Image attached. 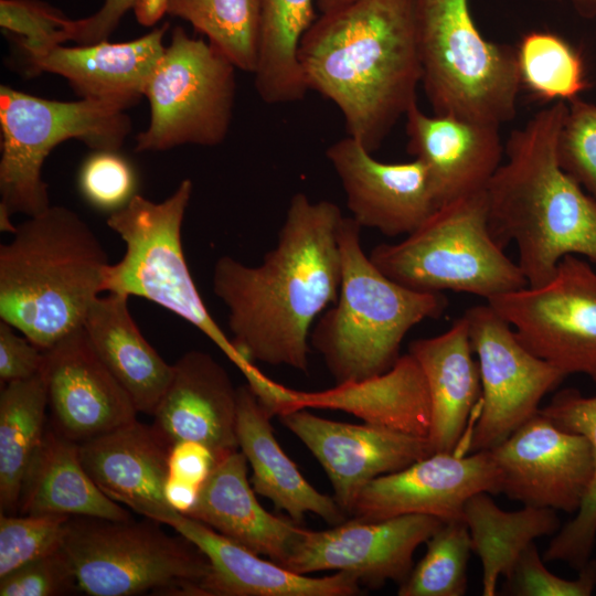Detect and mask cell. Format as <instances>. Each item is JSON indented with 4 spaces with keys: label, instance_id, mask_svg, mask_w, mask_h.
Masks as SVG:
<instances>
[{
    "label": "cell",
    "instance_id": "cell-45",
    "mask_svg": "<svg viewBox=\"0 0 596 596\" xmlns=\"http://www.w3.org/2000/svg\"><path fill=\"white\" fill-rule=\"evenodd\" d=\"M136 0H104L92 15L71 20L67 25L68 40L78 45H87L108 40L126 12L134 8Z\"/></svg>",
    "mask_w": 596,
    "mask_h": 596
},
{
    "label": "cell",
    "instance_id": "cell-34",
    "mask_svg": "<svg viewBox=\"0 0 596 596\" xmlns=\"http://www.w3.org/2000/svg\"><path fill=\"white\" fill-rule=\"evenodd\" d=\"M540 412L560 428L585 436L592 448L594 470L588 491L573 519L553 535L543 554L545 562H565L578 571L592 558L596 543V395L564 389Z\"/></svg>",
    "mask_w": 596,
    "mask_h": 596
},
{
    "label": "cell",
    "instance_id": "cell-26",
    "mask_svg": "<svg viewBox=\"0 0 596 596\" xmlns=\"http://www.w3.org/2000/svg\"><path fill=\"white\" fill-rule=\"evenodd\" d=\"M307 407L342 411L364 423L414 436L428 437L430 428L426 380L408 352L400 355L389 371L366 380L319 392L289 389L284 413Z\"/></svg>",
    "mask_w": 596,
    "mask_h": 596
},
{
    "label": "cell",
    "instance_id": "cell-9",
    "mask_svg": "<svg viewBox=\"0 0 596 596\" xmlns=\"http://www.w3.org/2000/svg\"><path fill=\"white\" fill-rule=\"evenodd\" d=\"M120 100L46 99L0 86V209L36 215L50 205L42 167L63 141L77 139L93 150L119 151L131 130Z\"/></svg>",
    "mask_w": 596,
    "mask_h": 596
},
{
    "label": "cell",
    "instance_id": "cell-31",
    "mask_svg": "<svg viewBox=\"0 0 596 596\" xmlns=\"http://www.w3.org/2000/svg\"><path fill=\"white\" fill-rule=\"evenodd\" d=\"M464 522L471 538L472 552L482 565V594L497 593L499 577L507 578L520 554L539 538L561 529L556 510L523 505L502 510L488 492L470 497L464 508Z\"/></svg>",
    "mask_w": 596,
    "mask_h": 596
},
{
    "label": "cell",
    "instance_id": "cell-38",
    "mask_svg": "<svg viewBox=\"0 0 596 596\" xmlns=\"http://www.w3.org/2000/svg\"><path fill=\"white\" fill-rule=\"evenodd\" d=\"M71 517L0 513V578L58 550Z\"/></svg>",
    "mask_w": 596,
    "mask_h": 596
},
{
    "label": "cell",
    "instance_id": "cell-40",
    "mask_svg": "<svg viewBox=\"0 0 596 596\" xmlns=\"http://www.w3.org/2000/svg\"><path fill=\"white\" fill-rule=\"evenodd\" d=\"M70 19L40 0H0V25L15 36L28 62L68 40Z\"/></svg>",
    "mask_w": 596,
    "mask_h": 596
},
{
    "label": "cell",
    "instance_id": "cell-42",
    "mask_svg": "<svg viewBox=\"0 0 596 596\" xmlns=\"http://www.w3.org/2000/svg\"><path fill=\"white\" fill-rule=\"evenodd\" d=\"M534 543L519 556L505 578L504 594L515 596H589L596 588V560L590 558L574 579L550 572Z\"/></svg>",
    "mask_w": 596,
    "mask_h": 596
},
{
    "label": "cell",
    "instance_id": "cell-6",
    "mask_svg": "<svg viewBox=\"0 0 596 596\" xmlns=\"http://www.w3.org/2000/svg\"><path fill=\"white\" fill-rule=\"evenodd\" d=\"M422 84L434 114L500 127L517 113L515 49L487 40L469 0H414Z\"/></svg>",
    "mask_w": 596,
    "mask_h": 596
},
{
    "label": "cell",
    "instance_id": "cell-7",
    "mask_svg": "<svg viewBox=\"0 0 596 596\" xmlns=\"http://www.w3.org/2000/svg\"><path fill=\"white\" fill-rule=\"evenodd\" d=\"M369 257L389 278L418 291L489 300L528 286L490 233L486 190L441 205L403 241L376 245Z\"/></svg>",
    "mask_w": 596,
    "mask_h": 596
},
{
    "label": "cell",
    "instance_id": "cell-37",
    "mask_svg": "<svg viewBox=\"0 0 596 596\" xmlns=\"http://www.w3.org/2000/svg\"><path fill=\"white\" fill-rule=\"evenodd\" d=\"M424 557L398 585V596H462L468 588L471 538L462 520L443 522L426 541Z\"/></svg>",
    "mask_w": 596,
    "mask_h": 596
},
{
    "label": "cell",
    "instance_id": "cell-4",
    "mask_svg": "<svg viewBox=\"0 0 596 596\" xmlns=\"http://www.w3.org/2000/svg\"><path fill=\"white\" fill-rule=\"evenodd\" d=\"M105 248L74 211L49 206L0 246V319L42 350L82 327L104 290Z\"/></svg>",
    "mask_w": 596,
    "mask_h": 596
},
{
    "label": "cell",
    "instance_id": "cell-17",
    "mask_svg": "<svg viewBox=\"0 0 596 596\" xmlns=\"http://www.w3.org/2000/svg\"><path fill=\"white\" fill-rule=\"evenodd\" d=\"M278 418L319 461L332 485L333 498L347 514L368 482L434 453L427 437L368 423L336 422L305 408Z\"/></svg>",
    "mask_w": 596,
    "mask_h": 596
},
{
    "label": "cell",
    "instance_id": "cell-43",
    "mask_svg": "<svg viewBox=\"0 0 596 596\" xmlns=\"http://www.w3.org/2000/svg\"><path fill=\"white\" fill-rule=\"evenodd\" d=\"M76 592V575L63 545L0 578V596H60Z\"/></svg>",
    "mask_w": 596,
    "mask_h": 596
},
{
    "label": "cell",
    "instance_id": "cell-2",
    "mask_svg": "<svg viewBox=\"0 0 596 596\" xmlns=\"http://www.w3.org/2000/svg\"><path fill=\"white\" fill-rule=\"evenodd\" d=\"M298 58L308 89L334 103L348 136L374 152L417 103L414 0H353L321 13Z\"/></svg>",
    "mask_w": 596,
    "mask_h": 596
},
{
    "label": "cell",
    "instance_id": "cell-19",
    "mask_svg": "<svg viewBox=\"0 0 596 596\" xmlns=\"http://www.w3.org/2000/svg\"><path fill=\"white\" fill-rule=\"evenodd\" d=\"M51 423L65 437L83 443L137 419L126 390L78 328L44 350Z\"/></svg>",
    "mask_w": 596,
    "mask_h": 596
},
{
    "label": "cell",
    "instance_id": "cell-30",
    "mask_svg": "<svg viewBox=\"0 0 596 596\" xmlns=\"http://www.w3.org/2000/svg\"><path fill=\"white\" fill-rule=\"evenodd\" d=\"M18 513L132 519L89 477L81 460L79 444L61 434L51 422L24 476Z\"/></svg>",
    "mask_w": 596,
    "mask_h": 596
},
{
    "label": "cell",
    "instance_id": "cell-29",
    "mask_svg": "<svg viewBox=\"0 0 596 596\" xmlns=\"http://www.w3.org/2000/svg\"><path fill=\"white\" fill-rule=\"evenodd\" d=\"M125 295L109 292L91 306L82 328L95 353L131 397L138 413L153 416L168 389V364L135 323Z\"/></svg>",
    "mask_w": 596,
    "mask_h": 596
},
{
    "label": "cell",
    "instance_id": "cell-41",
    "mask_svg": "<svg viewBox=\"0 0 596 596\" xmlns=\"http://www.w3.org/2000/svg\"><path fill=\"white\" fill-rule=\"evenodd\" d=\"M136 174L118 151L94 150L83 162L78 187L85 200L110 213L124 207L136 194Z\"/></svg>",
    "mask_w": 596,
    "mask_h": 596
},
{
    "label": "cell",
    "instance_id": "cell-32",
    "mask_svg": "<svg viewBox=\"0 0 596 596\" xmlns=\"http://www.w3.org/2000/svg\"><path fill=\"white\" fill-rule=\"evenodd\" d=\"M316 19L315 0H259L257 62L253 75L264 103L287 104L305 97L308 87L298 51Z\"/></svg>",
    "mask_w": 596,
    "mask_h": 596
},
{
    "label": "cell",
    "instance_id": "cell-48",
    "mask_svg": "<svg viewBox=\"0 0 596 596\" xmlns=\"http://www.w3.org/2000/svg\"><path fill=\"white\" fill-rule=\"evenodd\" d=\"M562 1V0H557ZM568 2L578 15L593 20L596 19V0H564Z\"/></svg>",
    "mask_w": 596,
    "mask_h": 596
},
{
    "label": "cell",
    "instance_id": "cell-3",
    "mask_svg": "<svg viewBox=\"0 0 596 596\" xmlns=\"http://www.w3.org/2000/svg\"><path fill=\"white\" fill-rule=\"evenodd\" d=\"M567 103L550 104L514 129L505 160L486 188L488 225L496 243L513 242L530 287L546 284L566 255L596 265V199L560 166L558 132Z\"/></svg>",
    "mask_w": 596,
    "mask_h": 596
},
{
    "label": "cell",
    "instance_id": "cell-12",
    "mask_svg": "<svg viewBox=\"0 0 596 596\" xmlns=\"http://www.w3.org/2000/svg\"><path fill=\"white\" fill-rule=\"evenodd\" d=\"M488 304L532 353L566 375L584 374L596 383V272L587 259L566 255L546 284Z\"/></svg>",
    "mask_w": 596,
    "mask_h": 596
},
{
    "label": "cell",
    "instance_id": "cell-21",
    "mask_svg": "<svg viewBox=\"0 0 596 596\" xmlns=\"http://www.w3.org/2000/svg\"><path fill=\"white\" fill-rule=\"evenodd\" d=\"M405 118L407 151L426 167L437 209L486 190L504 155L500 127L428 115L417 103Z\"/></svg>",
    "mask_w": 596,
    "mask_h": 596
},
{
    "label": "cell",
    "instance_id": "cell-11",
    "mask_svg": "<svg viewBox=\"0 0 596 596\" xmlns=\"http://www.w3.org/2000/svg\"><path fill=\"white\" fill-rule=\"evenodd\" d=\"M235 70L210 42L191 38L175 26L143 92L150 121L136 136L135 151L222 143L232 121Z\"/></svg>",
    "mask_w": 596,
    "mask_h": 596
},
{
    "label": "cell",
    "instance_id": "cell-49",
    "mask_svg": "<svg viewBox=\"0 0 596 596\" xmlns=\"http://www.w3.org/2000/svg\"><path fill=\"white\" fill-rule=\"evenodd\" d=\"M353 0H316V4L321 13L342 7Z\"/></svg>",
    "mask_w": 596,
    "mask_h": 596
},
{
    "label": "cell",
    "instance_id": "cell-23",
    "mask_svg": "<svg viewBox=\"0 0 596 596\" xmlns=\"http://www.w3.org/2000/svg\"><path fill=\"white\" fill-rule=\"evenodd\" d=\"M170 446L135 419L79 444L82 464L114 501L161 523L173 509L163 493Z\"/></svg>",
    "mask_w": 596,
    "mask_h": 596
},
{
    "label": "cell",
    "instance_id": "cell-36",
    "mask_svg": "<svg viewBox=\"0 0 596 596\" xmlns=\"http://www.w3.org/2000/svg\"><path fill=\"white\" fill-rule=\"evenodd\" d=\"M167 13L204 34L236 68L255 71L259 0H168Z\"/></svg>",
    "mask_w": 596,
    "mask_h": 596
},
{
    "label": "cell",
    "instance_id": "cell-33",
    "mask_svg": "<svg viewBox=\"0 0 596 596\" xmlns=\"http://www.w3.org/2000/svg\"><path fill=\"white\" fill-rule=\"evenodd\" d=\"M49 406L43 370L0 394V512L17 514L24 476L42 444Z\"/></svg>",
    "mask_w": 596,
    "mask_h": 596
},
{
    "label": "cell",
    "instance_id": "cell-25",
    "mask_svg": "<svg viewBox=\"0 0 596 596\" xmlns=\"http://www.w3.org/2000/svg\"><path fill=\"white\" fill-rule=\"evenodd\" d=\"M428 389L430 428L428 440L436 451L459 453L476 406L481 401L478 362L473 360L465 317L436 337L408 345Z\"/></svg>",
    "mask_w": 596,
    "mask_h": 596
},
{
    "label": "cell",
    "instance_id": "cell-39",
    "mask_svg": "<svg viewBox=\"0 0 596 596\" xmlns=\"http://www.w3.org/2000/svg\"><path fill=\"white\" fill-rule=\"evenodd\" d=\"M556 156L561 168L596 199V104L582 97L567 103Z\"/></svg>",
    "mask_w": 596,
    "mask_h": 596
},
{
    "label": "cell",
    "instance_id": "cell-24",
    "mask_svg": "<svg viewBox=\"0 0 596 596\" xmlns=\"http://www.w3.org/2000/svg\"><path fill=\"white\" fill-rule=\"evenodd\" d=\"M168 26L163 24L128 42L56 45L31 60L29 72L64 77L81 98L120 100L132 106L143 96L164 53Z\"/></svg>",
    "mask_w": 596,
    "mask_h": 596
},
{
    "label": "cell",
    "instance_id": "cell-14",
    "mask_svg": "<svg viewBox=\"0 0 596 596\" xmlns=\"http://www.w3.org/2000/svg\"><path fill=\"white\" fill-rule=\"evenodd\" d=\"M441 523L435 517L408 514L381 521L352 518L321 531L299 526L281 565L302 575L348 572L371 587L387 581L400 585L414 566L417 547Z\"/></svg>",
    "mask_w": 596,
    "mask_h": 596
},
{
    "label": "cell",
    "instance_id": "cell-13",
    "mask_svg": "<svg viewBox=\"0 0 596 596\" xmlns=\"http://www.w3.org/2000/svg\"><path fill=\"white\" fill-rule=\"evenodd\" d=\"M481 381L478 417L465 454L491 450L540 411L543 397L567 376L528 350L489 304L462 315Z\"/></svg>",
    "mask_w": 596,
    "mask_h": 596
},
{
    "label": "cell",
    "instance_id": "cell-22",
    "mask_svg": "<svg viewBox=\"0 0 596 596\" xmlns=\"http://www.w3.org/2000/svg\"><path fill=\"white\" fill-rule=\"evenodd\" d=\"M152 417V427L169 446L198 441L209 447L216 460L240 449L237 387L206 352L188 351L173 364L171 382Z\"/></svg>",
    "mask_w": 596,
    "mask_h": 596
},
{
    "label": "cell",
    "instance_id": "cell-35",
    "mask_svg": "<svg viewBox=\"0 0 596 596\" xmlns=\"http://www.w3.org/2000/svg\"><path fill=\"white\" fill-rule=\"evenodd\" d=\"M514 49L521 87L538 100L568 103L590 85L581 51L555 32H526Z\"/></svg>",
    "mask_w": 596,
    "mask_h": 596
},
{
    "label": "cell",
    "instance_id": "cell-20",
    "mask_svg": "<svg viewBox=\"0 0 596 596\" xmlns=\"http://www.w3.org/2000/svg\"><path fill=\"white\" fill-rule=\"evenodd\" d=\"M195 544L207 557L202 596H353L361 592L352 573L313 577L291 572L174 510L161 520Z\"/></svg>",
    "mask_w": 596,
    "mask_h": 596
},
{
    "label": "cell",
    "instance_id": "cell-16",
    "mask_svg": "<svg viewBox=\"0 0 596 596\" xmlns=\"http://www.w3.org/2000/svg\"><path fill=\"white\" fill-rule=\"evenodd\" d=\"M482 491L500 493L499 471L489 450L436 451L368 482L349 514L361 521L408 514L430 515L443 522L462 520L467 500Z\"/></svg>",
    "mask_w": 596,
    "mask_h": 596
},
{
    "label": "cell",
    "instance_id": "cell-44",
    "mask_svg": "<svg viewBox=\"0 0 596 596\" xmlns=\"http://www.w3.org/2000/svg\"><path fill=\"white\" fill-rule=\"evenodd\" d=\"M8 322H0V379L2 383L30 379L44 366V350Z\"/></svg>",
    "mask_w": 596,
    "mask_h": 596
},
{
    "label": "cell",
    "instance_id": "cell-5",
    "mask_svg": "<svg viewBox=\"0 0 596 596\" xmlns=\"http://www.w3.org/2000/svg\"><path fill=\"white\" fill-rule=\"evenodd\" d=\"M361 230L352 216L343 217L338 298L310 332V345L337 384L389 371L406 333L425 319L440 317L447 306L443 292L414 290L384 275L364 253Z\"/></svg>",
    "mask_w": 596,
    "mask_h": 596
},
{
    "label": "cell",
    "instance_id": "cell-28",
    "mask_svg": "<svg viewBox=\"0 0 596 596\" xmlns=\"http://www.w3.org/2000/svg\"><path fill=\"white\" fill-rule=\"evenodd\" d=\"M247 468L240 449L219 458L185 515L281 565L299 526L259 504Z\"/></svg>",
    "mask_w": 596,
    "mask_h": 596
},
{
    "label": "cell",
    "instance_id": "cell-27",
    "mask_svg": "<svg viewBox=\"0 0 596 596\" xmlns=\"http://www.w3.org/2000/svg\"><path fill=\"white\" fill-rule=\"evenodd\" d=\"M272 417L247 383L237 387V443L252 468L254 491L287 512L295 523L307 513L332 525L344 522L347 513L336 499L311 486L284 453L274 435Z\"/></svg>",
    "mask_w": 596,
    "mask_h": 596
},
{
    "label": "cell",
    "instance_id": "cell-47",
    "mask_svg": "<svg viewBox=\"0 0 596 596\" xmlns=\"http://www.w3.org/2000/svg\"><path fill=\"white\" fill-rule=\"evenodd\" d=\"M201 486L167 477L163 493L168 504L177 512L188 514L198 501Z\"/></svg>",
    "mask_w": 596,
    "mask_h": 596
},
{
    "label": "cell",
    "instance_id": "cell-8",
    "mask_svg": "<svg viewBox=\"0 0 596 596\" xmlns=\"http://www.w3.org/2000/svg\"><path fill=\"white\" fill-rule=\"evenodd\" d=\"M193 183L180 182L161 202L140 194L110 213L107 225L125 243L119 262L109 264L104 290L150 300L184 319L212 340L244 376L255 370L213 320L188 267L182 246V223Z\"/></svg>",
    "mask_w": 596,
    "mask_h": 596
},
{
    "label": "cell",
    "instance_id": "cell-15",
    "mask_svg": "<svg viewBox=\"0 0 596 596\" xmlns=\"http://www.w3.org/2000/svg\"><path fill=\"white\" fill-rule=\"evenodd\" d=\"M500 493L523 505L575 514L593 478L589 441L536 413L504 441L489 450Z\"/></svg>",
    "mask_w": 596,
    "mask_h": 596
},
{
    "label": "cell",
    "instance_id": "cell-18",
    "mask_svg": "<svg viewBox=\"0 0 596 596\" xmlns=\"http://www.w3.org/2000/svg\"><path fill=\"white\" fill-rule=\"evenodd\" d=\"M326 156L340 179L352 217L386 236L407 235L437 210L429 174L417 159L383 162L348 136Z\"/></svg>",
    "mask_w": 596,
    "mask_h": 596
},
{
    "label": "cell",
    "instance_id": "cell-1",
    "mask_svg": "<svg viewBox=\"0 0 596 596\" xmlns=\"http://www.w3.org/2000/svg\"><path fill=\"white\" fill-rule=\"evenodd\" d=\"M343 217L337 204L298 192L260 265L216 260L213 291L228 309L232 343L245 362L308 372L312 324L339 294Z\"/></svg>",
    "mask_w": 596,
    "mask_h": 596
},
{
    "label": "cell",
    "instance_id": "cell-10",
    "mask_svg": "<svg viewBox=\"0 0 596 596\" xmlns=\"http://www.w3.org/2000/svg\"><path fill=\"white\" fill-rule=\"evenodd\" d=\"M146 518L116 521L71 517L63 542L77 579L89 596H202L209 574L204 553L183 535H170Z\"/></svg>",
    "mask_w": 596,
    "mask_h": 596
},
{
    "label": "cell",
    "instance_id": "cell-46",
    "mask_svg": "<svg viewBox=\"0 0 596 596\" xmlns=\"http://www.w3.org/2000/svg\"><path fill=\"white\" fill-rule=\"evenodd\" d=\"M216 458L205 445L182 440L170 446L168 475L201 486L210 476Z\"/></svg>",
    "mask_w": 596,
    "mask_h": 596
}]
</instances>
